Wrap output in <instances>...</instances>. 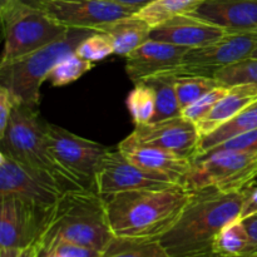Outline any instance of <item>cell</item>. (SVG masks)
<instances>
[{"instance_id":"6da1fadb","label":"cell","mask_w":257,"mask_h":257,"mask_svg":"<svg viewBox=\"0 0 257 257\" xmlns=\"http://www.w3.org/2000/svg\"><path fill=\"white\" fill-rule=\"evenodd\" d=\"M250 188L223 191L210 186L190 191L178 220L158 241L171 257L211 255L221 230L240 218Z\"/></svg>"},{"instance_id":"7a4b0ae2","label":"cell","mask_w":257,"mask_h":257,"mask_svg":"<svg viewBox=\"0 0 257 257\" xmlns=\"http://www.w3.org/2000/svg\"><path fill=\"white\" fill-rule=\"evenodd\" d=\"M115 237L158 240L176 223L190 191L178 185L160 190H132L102 196Z\"/></svg>"},{"instance_id":"3957f363","label":"cell","mask_w":257,"mask_h":257,"mask_svg":"<svg viewBox=\"0 0 257 257\" xmlns=\"http://www.w3.org/2000/svg\"><path fill=\"white\" fill-rule=\"evenodd\" d=\"M104 198L93 190H69L52 207L47 227L38 241L43 250L55 241H68L103 253L113 240Z\"/></svg>"},{"instance_id":"277c9868","label":"cell","mask_w":257,"mask_h":257,"mask_svg":"<svg viewBox=\"0 0 257 257\" xmlns=\"http://www.w3.org/2000/svg\"><path fill=\"white\" fill-rule=\"evenodd\" d=\"M44 124L45 120L40 117L37 108L17 102L7 130L0 137L2 152L24 165L63 192L87 190L54 157L45 136Z\"/></svg>"},{"instance_id":"5b68a950","label":"cell","mask_w":257,"mask_h":257,"mask_svg":"<svg viewBox=\"0 0 257 257\" xmlns=\"http://www.w3.org/2000/svg\"><path fill=\"white\" fill-rule=\"evenodd\" d=\"M97 32L95 29L69 28L60 39L7 63H0V85L5 87L20 103L37 108L40 87L58 62L75 53L78 45Z\"/></svg>"},{"instance_id":"8992f818","label":"cell","mask_w":257,"mask_h":257,"mask_svg":"<svg viewBox=\"0 0 257 257\" xmlns=\"http://www.w3.org/2000/svg\"><path fill=\"white\" fill-rule=\"evenodd\" d=\"M4 49L0 63L30 54L67 34L69 28L53 19L43 9L13 0L0 12Z\"/></svg>"},{"instance_id":"52a82bcc","label":"cell","mask_w":257,"mask_h":257,"mask_svg":"<svg viewBox=\"0 0 257 257\" xmlns=\"http://www.w3.org/2000/svg\"><path fill=\"white\" fill-rule=\"evenodd\" d=\"M256 176L257 152L218 151L193 161L182 186L188 191L210 186L238 191L253 186Z\"/></svg>"},{"instance_id":"ba28073f","label":"cell","mask_w":257,"mask_h":257,"mask_svg":"<svg viewBox=\"0 0 257 257\" xmlns=\"http://www.w3.org/2000/svg\"><path fill=\"white\" fill-rule=\"evenodd\" d=\"M44 131L50 151L58 162L74 175L87 190L97 191L95 177L109 148L52 123L45 122Z\"/></svg>"},{"instance_id":"9c48e42d","label":"cell","mask_w":257,"mask_h":257,"mask_svg":"<svg viewBox=\"0 0 257 257\" xmlns=\"http://www.w3.org/2000/svg\"><path fill=\"white\" fill-rule=\"evenodd\" d=\"M257 50V32L226 33L223 37L205 47L188 50L178 75L213 77L217 70L252 57Z\"/></svg>"},{"instance_id":"30bf717a","label":"cell","mask_w":257,"mask_h":257,"mask_svg":"<svg viewBox=\"0 0 257 257\" xmlns=\"http://www.w3.org/2000/svg\"><path fill=\"white\" fill-rule=\"evenodd\" d=\"M0 247L27 248L42 237L50 210H43L15 196L0 197Z\"/></svg>"},{"instance_id":"8fae6325","label":"cell","mask_w":257,"mask_h":257,"mask_svg":"<svg viewBox=\"0 0 257 257\" xmlns=\"http://www.w3.org/2000/svg\"><path fill=\"white\" fill-rule=\"evenodd\" d=\"M175 186L178 185L138 167L119 150H109L103 158L95 177V187L100 196L145 188L160 190Z\"/></svg>"},{"instance_id":"7c38bea8","label":"cell","mask_w":257,"mask_h":257,"mask_svg":"<svg viewBox=\"0 0 257 257\" xmlns=\"http://www.w3.org/2000/svg\"><path fill=\"white\" fill-rule=\"evenodd\" d=\"M40 9L68 28L95 30L107 23L138 12L136 8L125 7L112 0H50Z\"/></svg>"},{"instance_id":"4fadbf2b","label":"cell","mask_w":257,"mask_h":257,"mask_svg":"<svg viewBox=\"0 0 257 257\" xmlns=\"http://www.w3.org/2000/svg\"><path fill=\"white\" fill-rule=\"evenodd\" d=\"M62 193L39 175L0 152V197L15 196L43 210H52Z\"/></svg>"},{"instance_id":"5bb4252c","label":"cell","mask_w":257,"mask_h":257,"mask_svg":"<svg viewBox=\"0 0 257 257\" xmlns=\"http://www.w3.org/2000/svg\"><path fill=\"white\" fill-rule=\"evenodd\" d=\"M130 137L138 143L153 146L190 160L196 156L201 140L195 123L185 119L182 115L137 124Z\"/></svg>"},{"instance_id":"9a60e30c","label":"cell","mask_w":257,"mask_h":257,"mask_svg":"<svg viewBox=\"0 0 257 257\" xmlns=\"http://www.w3.org/2000/svg\"><path fill=\"white\" fill-rule=\"evenodd\" d=\"M188 49L150 39L125 57V72L135 84L161 73L176 72Z\"/></svg>"},{"instance_id":"2e32d148","label":"cell","mask_w":257,"mask_h":257,"mask_svg":"<svg viewBox=\"0 0 257 257\" xmlns=\"http://www.w3.org/2000/svg\"><path fill=\"white\" fill-rule=\"evenodd\" d=\"M227 32L223 28L193 14H183L153 27L151 30V39L191 50L205 47L220 39Z\"/></svg>"},{"instance_id":"e0dca14e","label":"cell","mask_w":257,"mask_h":257,"mask_svg":"<svg viewBox=\"0 0 257 257\" xmlns=\"http://www.w3.org/2000/svg\"><path fill=\"white\" fill-rule=\"evenodd\" d=\"M118 150L138 167L181 186L193 165L190 158L181 157L153 146L142 145L133 141L130 136L118 145Z\"/></svg>"},{"instance_id":"ac0fdd59","label":"cell","mask_w":257,"mask_h":257,"mask_svg":"<svg viewBox=\"0 0 257 257\" xmlns=\"http://www.w3.org/2000/svg\"><path fill=\"white\" fill-rule=\"evenodd\" d=\"M191 14L227 33L257 32V0H206Z\"/></svg>"},{"instance_id":"d6986e66","label":"cell","mask_w":257,"mask_h":257,"mask_svg":"<svg viewBox=\"0 0 257 257\" xmlns=\"http://www.w3.org/2000/svg\"><path fill=\"white\" fill-rule=\"evenodd\" d=\"M257 99L256 84H238L228 87L227 93L213 105L207 115L196 123L201 137L215 132L223 124L230 122L247 105Z\"/></svg>"},{"instance_id":"ffe728a7","label":"cell","mask_w":257,"mask_h":257,"mask_svg":"<svg viewBox=\"0 0 257 257\" xmlns=\"http://www.w3.org/2000/svg\"><path fill=\"white\" fill-rule=\"evenodd\" d=\"M97 30L109 35L114 47V54L127 57L143 43L151 39L152 27L135 13L130 17L107 23Z\"/></svg>"},{"instance_id":"44dd1931","label":"cell","mask_w":257,"mask_h":257,"mask_svg":"<svg viewBox=\"0 0 257 257\" xmlns=\"http://www.w3.org/2000/svg\"><path fill=\"white\" fill-rule=\"evenodd\" d=\"M253 130H257V99L251 103L250 105H247L245 109L241 110L230 122L223 124L222 127L216 130L215 132L210 133L205 137H201L197 152H196L192 162L205 156L206 153L210 152L213 147L218 146L220 143L225 142V141L230 140L235 136L241 135V133Z\"/></svg>"},{"instance_id":"7402d4cb","label":"cell","mask_w":257,"mask_h":257,"mask_svg":"<svg viewBox=\"0 0 257 257\" xmlns=\"http://www.w3.org/2000/svg\"><path fill=\"white\" fill-rule=\"evenodd\" d=\"M177 74L173 72L161 73L143 80L153 89L156 95V113L152 122L180 117L182 109L176 92Z\"/></svg>"},{"instance_id":"603a6c76","label":"cell","mask_w":257,"mask_h":257,"mask_svg":"<svg viewBox=\"0 0 257 257\" xmlns=\"http://www.w3.org/2000/svg\"><path fill=\"white\" fill-rule=\"evenodd\" d=\"M205 2L206 0H155L138 10L136 15L153 28L178 15L191 14Z\"/></svg>"},{"instance_id":"cb8c5ba5","label":"cell","mask_w":257,"mask_h":257,"mask_svg":"<svg viewBox=\"0 0 257 257\" xmlns=\"http://www.w3.org/2000/svg\"><path fill=\"white\" fill-rule=\"evenodd\" d=\"M248 237L243 221H232L221 230L213 243V253L223 257H243L248 250Z\"/></svg>"},{"instance_id":"d4e9b609","label":"cell","mask_w":257,"mask_h":257,"mask_svg":"<svg viewBox=\"0 0 257 257\" xmlns=\"http://www.w3.org/2000/svg\"><path fill=\"white\" fill-rule=\"evenodd\" d=\"M102 257H171L158 240L113 237Z\"/></svg>"},{"instance_id":"484cf974","label":"cell","mask_w":257,"mask_h":257,"mask_svg":"<svg viewBox=\"0 0 257 257\" xmlns=\"http://www.w3.org/2000/svg\"><path fill=\"white\" fill-rule=\"evenodd\" d=\"M127 108L136 125L152 122L156 113V95L152 88L145 82L135 84L127 97Z\"/></svg>"},{"instance_id":"4316f807","label":"cell","mask_w":257,"mask_h":257,"mask_svg":"<svg viewBox=\"0 0 257 257\" xmlns=\"http://www.w3.org/2000/svg\"><path fill=\"white\" fill-rule=\"evenodd\" d=\"M223 85L216 78L207 75H178L176 79V92L181 109H185L191 103L211 92L216 87Z\"/></svg>"},{"instance_id":"83f0119b","label":"cell","mask_w":257,"mask_h":257,"mask_svg":"<svg viewBox=\"0 0 257 257\" xmlns=\"http://www.w3.org/2000/svg\"><path fill=\"white\" fill-rule=\"evenodd\" d=\"M94 63L80 58L77 53L68 54L48 74L47 80L53 87H64L79 79L80 77L89 72Z\"/></svg>"},{"instance_id":"f1b7e54d","label":"cell","mask_w":257,"mask_h":257,"mask_svg":"<svg viewBox=\"0 0 257 257\" xmlns=\"http://www.w3.org/2000/svg\"><path fill=\"white\" fill-rule=\"evenodd\" d=\"M213 78L227 87L238 84L257 85V58H247L222 68L215 73Z\"/></svg>"},{"instance_id":"f546056e","label":"cell","mask_w":257,"mask_h":257,"mask_svg":"<svg viewBox=\"0 0 257 257\" xmlns=\"http://www.w3.org/2000/svg\"><path fill=\"white\" fill-rule=\"evenodd\" d=\"M75 53L83 59L95 63L114 54V47L109 35L97 30L78 45Z\"/></svg>"},{"instance_id":"4dcf8cb0","label":"cell","mask_w":257,"mask_h":257,"mask_svg":"<svg viewBox=\"0 0 257 257\" xmlns=\"http://www.w3.org/2000/svg\"><path fill=\"white\" fill-rule=\"evenodd\" d=\"M228 87L227 85H220V87H216L215 89H212L211 92L206 93L205 95H202L201 98H198L196 102L191 103L188 107H186L185 109H182V115L185 119L190 120L192 123H197L202 119L205 115H207L210 113V110L212 109L213 105L223 97V95L227 93Z\"/></svg>"},{"instance_id":"1f68e13d","label":"cell","mask_w":257,"mask_h":257,"mask_svg":"<svg viewBox=\"0 0 257 257\" xmlns=\"http://www.w3.org/2000/svg\"><path fill=\"white\" fill-rule=\"evenodd\" d=\"M102 257V252L87 246L68 241H55L43 250H39V257Z\"/></svg>"},{"instance_id":"d6a6232c","label":"cell","mask_w":257,"mask_h":257,"mask_svg":"<svg viewBox=\"0 0 257 257\" xmlns=\"http://www.w3.org/2000/svg\"><path fill=\"white\" fill-rule=\"evenodd\" d=\"M218 151L257 152V130L248 131V132L235 136V137L230 138V140L225 141V142L220 143L218 146L213 147L212 150H211L210 152L206 153V155H210V153H213V152H218Z\"/></svg>"},{"instance_id":"836d02e7","label":"cell","mask_w":257,"mask_h":257,"mask_svg":"<svg viewBox=\"0 0 257 257\" xmlns=\"http://www.w3.org/2000/svg\"><path fill=\"white\" fill-rule=\"evenodd\" d=\"M18 100L5 87L0 85V137L4 135L14 105Z\"/></svg>"},{"instance_id":"e575fe53","label":"cell","mask_w":257,"mask_h":257,"mask_svg":"<svg viewBox=\"0 0 257 257\" xmlns=\"http://www.w3.org/2000/svg\"><path fill=\"white\" fill-rule=\"evenodd\" d=\"M242 221L246 230H247L248 237H250L248 250H247V253H246V256H247V255H251V253L257 252V213L256 215L251 216V217L245 218V220Z\"/></svg>"},{"instance_id":"d590c367","label":"cell","mask_w":257,"mask_h":257,"mask_svg":"<svg viewBox=\"0 0 257 257\" xmlns=\"http://www.w3.org/2000/svg\"><path fill=\"white\" fill-rule=\"evenodd\" d=\"M257 213V185L251 186L250 192H248L247 198H246L245 203H243L242 211H241V220L251 217V216Z\"/></svg>"},{"instance_id":"8d00e7d4","label":"cell","mask_w":257,"mask_h":257,"mask_svg":"<svg viewBox=\"0 0 257 257\" xmlns=\"http://www.w3.org/2000/svg\"><path fill=\"white\" fill-rule=\"evenodd\" d=\"M112 2L118 3V4L125 5V7L136 8V9H142V8L147 7L148 4H151L155 0H112Z\"/></svg>"},{"instance_id":"74e56055","label":"cell","mask_w":257,"mask_h":257,"mask_svg":"<svg viewBox=\"0 0 257 257\" xmlns=\"http://www.w3.org/2000/svg\"><path fill=\"white\" fill-rule=\"evenodd\" d=\"M23 248L0 247V257H22Z\"/></svg>"},{"instance_id":"f35d334b","label":"cell","mask_w":257,"mask_h":257,"mask_svg":"<svg viewBox=\"0 0 257 257\" xmlns=\"http://www.w3.org/2000/svg\"><path fill=\"white\" fill-rule=\"evenodd\" d=\"M22 257H39V248H38V245H33L24 248L22 252Z\"/></svg>"},{"instance_id":"ab89813d","label":"cell","mask_w":257,"mask_h":257,"mask_svg":"<svg viewBox=\"0 0 257 257\" xmlns=\"http://www.w3.org/2000/svg\"><path fill=\"white\" fill-rule=\"evenodd\" d=\"M19 2H22L23 4H25V5H29V7H32V8L40 9V8L45 4V3L50 2V0H19Z\"/></svg>"},{"instance_id":"60d3db41","label":"cell","mask_w":257,"mask_h":257,"mask_svg":"<svg viewBox=\"0 0 257 257\" xmlns=\"http://www.w3.org/2000/svg\"><path fill=\"white\" fill-rule=\"evenodd\" d=\"M12 2L13 0H0V12H2V10H4L5 8H7Z\"/></svg>"},{"instance_id":"b9f144b4","label":"cell","mask_w":257,"mask_h":257,"mask_svg":"<svg viewBox=\"0 0 257 257\" xmlns=\"http://www.w3.org/2000/svg\"><path fill=\"white\" fill-rule=\"evenodd\" d=\"M200 257H223L220 255H216V253H211V255H206V256H200Z\"/></svg>"},{"instance_id":"7bdbcfd3","label":"cell","mask_w":257,"mask_h":257,"mask_svg":"<svg viewBox=\"0 0 257 257\" xmlns=\"http://www.w3.org/2000/svg\"><path fill=\"white\" fill-rule=\"evenodd\" d=\"M245 257H257V252L251 253V255H247V256H245Z\"/></svg>"},{"instance_id":"ee69618b","label":"cell","mask_w":257,"mask_h":257,"mask_svg":"<svg viewBox=\"0 0 257 257\" xmlns=\"http://www.w3.org/2000/svg\"><path fill=\"white\" fill-rule=\"evenodd\" d=\"M252 58H257V50L252 54Z\"/></svg>"},{"instance_id":"f6af8a7d","label":"cell","mask_w":257,"mask_h":257,"mask_svg":"<svg viewBox=\"0 0 257 257\" xmlns=\"http://www.w3.org/2000/svg\"><path fill=\"white\" fill-rule=\"evenodd\" d=\"M253 185H257V177H256V180H255V182H253Z\"/></svg>"},{"instance_id":"bcb514c9","label":"cell","mask_w":257,"mask_h":257,"mask_svg":"<svg viewBox=\"0 0 257 257\" xmlns=\"http://www.w3.org/2000/svg\"><path fill=\"white\" fill-rule=\"evenodd\" d=\"M48 257H60V256H48Z\"/></svg>"},{"instance_id":"7dc6e473","label":"cell","mask_w":257,"mask_h":257,"mask_svg":"<svg viewBox=\"0 0 257 257\" xmlns=\"http://www.w3.org/2000/svg\"><path fill=\"white\" fill-rule=\"evenodd\" d=\"M256 177H257V176H256ZM255 180H256V178H255ZM253 182H255V181H253Z\"/></svg>"}]
</instances>
